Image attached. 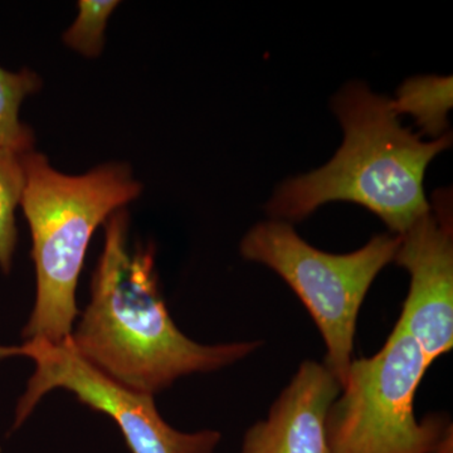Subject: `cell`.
Returning <instances> with one entry per match:
<instances>
[{"label":"cell","mask_w":453,"mask_h":453,"mask_svg":"<svg viewBox=\"0 0 453 453\" xmlns=\"http://www.w3.org/2000/svg\"><path fill=\"white\" fill-rule=\"evenodd\" d=\"M22 162L20 207L31 229L37 273V299L23 336L59 344L70 338L79 314L77 282L92 235L111 214L138 199L142 186L122 163L67 175L35 150L23 155Z\"/></svg>","instance_id":"cell-3"},{"label":"cell","mask_w":453,"mask_h":453,"mask_svg":"<svg viewBox=\"0 0 453 453\" xmlns=\"http://www.w3.org/2000/svg\"><path fill=\"white\" fill-rule=\"evenodd\" d=\"M71 342L98 372L149 395L169 388L183 375L234 365L261 345H202L178 329L160 294L154 246L130 249L129 213L125 208L105 222L91 301L71 334Z\"/></svg>","instance_id":"cell-1"},{"label":"cell","mask_w":453,"mask_h":453,"mask_svg":"<svg viewBox=\"0 0 453 453\" xmlns=\"http://www.w3.org/2000/svg\"><path fill=\"white\" fill-rule=\"evenodd\" d=\"M42 81L28 68L11 73L0 67V155L23 157L35 150V134L20 121L23 101L40 91Z\"/></svg>","instance_id":"cell-10"},{"label":"cell","mask_w":453,"mask_h":453,"mask_svg":"<svg viewBox=\"0 0 453 453\" xmlns=\"http://www.w3.org/2000/svg\"><path fill=\"white\" fill-rule=\"evenodd\" d=\"M19 356L31 357L35 371L18 403L14 428L47 393L65 389L112 418L133 453H213L219 445V432L183 434L170 427L157 412L153 395L127 388L98 372L74 350L71 336L59 344L27 340Z\"/></svg>","instance_id":"cell-6"},{"label":"cell","mask_w":453,"mask_h":453,"mask_svg":"<svg viewBox=\"0 0 453 453\" xmlns=\"http://www.w3.org/2000/svg\"><path fill=\"white\" fill-rule=\"evenodd\" d=\"M340 392L342 386L325 365L306 360L267 419L247 431L242 453H332L326 416Z\"/></svg>","instance_id":"cell-8"},{"label":"cell","mask_w":453,"mask_h":453,"mask_svg":"<svg viewBox=\"0 0 453 453\" xmlns=\"http://www.w3.org/2000/svg\"><path fill=\"white\" fill-rule=\"evenodd\" d=\"M344 142L323 168L288 179L267 205L273 219L301 220L327 202L345 201L377 214L403 234L431 211L423 190L426 169L451 146V134L434 142L402 127L392 100L351 83L334 97Z\"/></svg>","instance_id":"cell-2"},{"label":"cell","mask_w":453,"mask_h":453,"mask_svg":"<svg viewBox=\"0 0 453 453\" xmlns=\"http://www.w3.org/2000/svg\"><path fill=\"white\" fill-rule=\"evenodd\" d=\"M399 235L372 237L348 255L319 251L288 223H258L243 238L241 252L266 265L288 283L314 319L326 347L325 366L342 387L353 356L357 320L378 273L395 259Z\"/></svg>","instance_id":"cell-5"},{"label":"cell","mask_w":453,"mask_h":453,"mask_svg":"<svg viewBox=\"0 0 453 453\" xmlns=\"http://www.w3.org/2000/svg\"><path fill=\"white\" fill-rule=\"evenodd\" d=\"M18 356V347L5 348L0 347V359L2 357Z\"/></svg>","instance_id":"cell-13"},{"label":"cell","mask_w":453,"mask_h":453,"mask_svg":"<svg viewBox=\"0 0 453 453\" xmlns=\"http://www.w3.org/2000/svg\"><path fill=\"white\" fill-rule=\"evenodd\" d=\"M418 342L395 327L371 357L353 360L326 416L332 453H452V427L419 422L413 399L428 369Z\"/></svg>","instance_id":"cell-4"},{"label":"cell","mask_w":453,"mask_h":453,"mask_svg":"<svg viewBox=\"0 0 453 453\" xmlns=\"http://www.w3.org/2000/svg\"><path fill=\"white\" fill-rule=\"evenodd\" d=\"M452 103L451 76H422L407 80L399 88L392 107L398 116H412L423 134L438 139L449 127Z\"/></svg>","instance_id":"cell-9"},{"label":"cell","mask_w":453,"mask_h":453,"mask_svg":"<svg viewBox=\"0 0 453 453\" xmlns=\"http://www.w3.org/2000/svg\"><path fill=\"white\" fill-rule=\"evenodd\" d=\"M26 187L22 157L0 155V268L8 273L16 251V210Z\"/></svg>","instance_id":"cell-11"},{"label":"cell","mask_w":453,"mask_h":453,"mask_svg":"<svg viewBox=\"0 0 453 453\" xmlns=\"http://www.w3.org/2000/svg\"><path fill=\"white\" fill-rule=\"evenodd\" d=\"M436 208L398 234L396 265L411 275L410 292L395 327L412 336L431 365L453 345V240L451 210Z\"/></svg>","instance_id":"cell-7"},{"label":"cell","mask_w":453,"mask_h":453,"mask_svg":"<svg viewBox=\"0 0 453 453\" xmlns=\"http://www.w3.org/2000/svg\"><path fill=\"white\" fill-rule=\"evenodd\" d=\"M119 4L116 0H80L79 16L65 32V43L88 58L100 56L105 46L107 20Z\"/></svg>","instance_id":"cell-12"}]
</instances>
